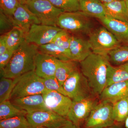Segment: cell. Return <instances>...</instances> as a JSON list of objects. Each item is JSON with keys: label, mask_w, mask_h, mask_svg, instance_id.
Instances as JSON below:
<instances>
[{"label": "cell", "mask_w": 128, "mask_h": 128, "mask_svg": "<svg viewBox=\"0 0 128 128\" xmlns=\"http://www.w3.org/2000/svg\"><path fill=\"white\" fill-rule=\"evenodd\" d=\"M80 71L87 79L94 96L99 97L107 86V74L110 64L108 55L92 53L80 62Z\"/></svg>", "instance_id": "1"}, {"label": "cell", "mask_w": 128, "mask_h": 128, "mask_svg": "<svg viewBox=\"0 0 128 128\" xmlns=\"http://www.w3.org/2000/svg\"><path fill=\"white\" fill-rule=\"evenodd\" d=\"M38 46L25 40L15 51L7 65L0 70L1 76L14 79L35 68Z\"/></svg>", "instance_id": "2"}, {"label": "cell", "mask_w": 128, "mask_h": 128, "mask_svg": "<svg viewBox=\"0 0 128 128\" xmlns=\"http://www.w3.org/2000/svg\"><path fill=\"white\" fill-rule=\"evenodd\" d=\"M90 16L81 11L63 12L57 20V26L70 33L89 34L92 30Z\"/></svg>", "instance_id": "3"}, {"label": "cell", "mask_w": 128, "mask_h": 128, "mask_svg": "<svg viewBox=\"0 0 128 128\" xmlns=\"http://www.w3.org/2000/svg\"><path fill=\"white\" fill-rule=\"evenodd\" d=\"M16 83L9 100L38 94H43L47 89L42 78L34 71L29 72L15 78Z\"/></svg>", "instance_id": "4"}, {"label": "cell", "mask_w": 128, "mask_h": 128, "mask_svg": "<svg viewBox=\"0 0 128 128\" xmlns=\"http://www.w3.org/2000/svg\"><path fill=\"white\" fill-rule=\"evenodd\" d=\"M88 40L92 53L108 55L112 50L121 46L119 42L105 27H101L92 30Z\"/></svg>", "instance_id": "5"}, {"label": "cell", "mask_w": 128, "mask_h": 128, "mask_svg": "<svg viewBox=\"0 0 128 128\" xmlns=\"http://www.w3.org/2000/svg\"><path fill=\"white\" fill-rule=\"evenodd\" d=\"M25 5L43 25L57 26L58 18L64 12L62 9L55 7L48 0H36Z\"/></svg>", "instance_id": "6"}, {"label": "cell", "mask_w": 128, "mask_h": 128, "mask_svg": "<svg viewBox=\"0 0 128 128\" xmlns=\"http://www.w3.org/2000/svg\"><path fill=\"white\" fill-rule=\"evenodd\" d=\"M67 96L72 101H78L94 96L80 69L70 76L62 85Z\"/></svg>", "instance_id": "7"}, {"label": "cell", "mask_w": 128, "mask_h": 128, "mask_svg": "<svg viewBox=\"0 0 128 128\" xmlns=\"http://www.w3.org/2000/svg\"><path fill=\"white\" fill-rule=\"evenodd\" d=\"M100 102L99 97L96 96L72 101L66 118L76 126L81 128L92 111Z\"/></svg>", "instance_id": "8"}, {"label": "cell", "mask_w": 128, "mask_h": 128, "mask_svg": "<svg viewBox=\"0 0 128 128\" xmlns=\"http://www.w3.org/2000/svg\"><path fill=\"white\" fill-rule=\"evenodd\" d=\"M116 123L113 115V104L100 101L92 111L83 127L84 128H105Z\"/></svg>", "instance_id": "9"}, {"label": "cell", "mask_w": 128, "mask_h": 128, "mask_svg": "<svg viewBox=\"0 0 128 128\" xmlns=\"http://www.w3.org/2000/svg\"><path fill=\"white\" fill-rule=\"evenodd\" d=\"M26 118L32 128H57L65 124L68 120L50 110L28 113Z\"/></svg>", "instance_id": "10"}, {"label": "cell", "mask_w": 128, "mask_h": 128, "mask_svg": "<svg viewBox=\"0 0 128 128\" xmlns=\"http://www.w3.org/2000/svg\"><path fill=\"white\" fill-rule=\"evenodd\" d=\"M62 30L57 26L34 24L26 34L25 40L38 46L44 45L52 42L58 33Z\"/></svg>", "instance_id": "11"}, {"label": "cell", "mask_w": 128, "mask_h": 128, "mask_svg": "<svg viewBox=\"0 0 128 128\" xmlns=\"http://www.w3.org/2000/svg\"><path fill=\"white\" fill-rule=\"evenodd\" d=\"M43 94L50 110L66 118L72 103L71 98L60 92L48 90Z\"/></svg>", "instance_id": "12"}, {"label": "cell", "mask_w": 128, "mask_h": 128, "mask_svg": "<svg viewBox=\"0 0 128 128\" xmlns=\"http://www.w3.org/2000/svg\"><path fill=\"white\" fill-rule=\"evenodd\" d=\"M12 17L14 27L21 28L26 34L32 25L34 24H41L38 18L27 7L20 3Z\"/></svg>", "instance_id": "13"}, {"label": "cell", "mask_w": 128, "mask_h": 128, "mask_svg": "<svg viewBox=\"0 0 128 128\" xmlns=\"http://www.w3.org/2000/svg\"><path fill=\"white\" fill-rule=\"evenodd\" d=\"M59 60L51 56L39 52L35 59L34 72L38 76L42 78L55 76Z\"/></svg>", "instance_id": "14"}, {"label": "cell", "mask_w": 128, "mask_h": 128, "mask_svg": "<svg viewBox=\"0 0 128 128\" xmlns=\"http://www.w3.org/2000/svg\"><path fill=\"white\" fill-rule=\"evenodd\" d=\"M14 105L28 113L50 110L44 102L43 94H38L10 100Z\"/></svg>", "instance_id": "15"}, {"label": "cell", "mask_w": 128, "mask_h": 128, "mask_svg": "<svg viewBox=\"0 0 128 128\" xmlns=\"http://www.w3.org/2000/svg\"><path fill=\"white\" fill-rule=\"evenodd\" d=\"M128 97V80L106 86L99 96L100 101L113 104Z\"/></svg>", "instance_id": "16"}, {"label": "cell", "mask_w": 128, "mask_h": 128, "mask_svg": "<svg viewBox=\"0 0 128 128\" xmlns=\"http://www.w3.org/2000/svg\"><path fill=\"white\" fill-rule=\"evenodd\" d=\"M98 19L120 43L124 44L128 43V22L107 16Z\"/></svg>", "instance_id": "17"}, {"label": "cell", "mask_w": 128, "mask_h": 128, "mask_svg": "<svg viewBox=\"0 0 128 128\" xmlns=\"http://www.w3.org/2000/svg\"><path fill=\"white\" fill-rule=\"evenodd\" d=\"M69 50L72 60L79 63L92 53L88 40L74 35L72 36Z\"/></svg>", "instance_id": "18"}, {"label": "cell", "mask_w": 128, "mask_h": 128, "mask_svg": "<svg viewBox=\"0 0 128 128\" xmlns=\"http://www.w3.org/2000/svg\"><path fill=\"white\" fill-rule=\"evenodd\" d=\"M103 4L106 16L128 22V11L124 0H118Z\"/></svg>", "instance_id": "19"}, {"label": "cell", "mask_w": 128, "mask_h": 128, "mask_svg": "<svg viewBox=\"0 0 128 128\" xmlns=\"http://www.w3.org/2000/svg\"><path fill=\"white\" fill-rule=\"evenodd\" d=\"M80 11L91 17L99 18L106 16L103 3L99 0H78Z\"/></svg>", "instance_id": "20"}, {"label": "cell", "mask_w": 128, "mask_h": 128, "mask_svg": "<svg viewBox=\"0 0 128 128\" xmlns=\"http://www.w3.org/2000/svg\"><path fill=\"white\" fill-rule=\"evenodd\" d=\"M78 63L73 60H59L55 76L62 86L70 76L80 70L78 67Z\"/></svg>", "instance_id": "21"}, {"label": "cell", "mask_w": 128, "mask_h": 128, "mask_svg": "<svg viewBox=\"0 0 128 128\" xmlns=\"http://www.w3.org/2000/svg\"><path fill=\"white\" fill-rule=\"evenodd\" d=\"M128 80V63L113 66L111 64L108 66L107 86Z\"/></svg>", "instance_id": "22"}, {"label": "cell", "mask_w": 128, "mask_h": 128, "mask_svg": "<svg viewBox=\"0 0 128 128\" xmlns=\"http://www.w3.org/2000/svg\"><path fill=\"white\" fill-rule=\"evenodd\" d=\"M40 52L55 57L62 61L72 60L70 50L64 49L52 42L38 46Z\"/></svg>", "instance_id": "23"}, {"label": "cell", "mask_w": 128, "mask_h": 128, "mask_svg": "<svg viewBox=\"0 0 128 128\" xmlns=\"http://www.w3.org/2000/svg\"><path fill=\"white\" fill-rule=\"evenodd\" d=\"M3 35L8 50L15 51L25 40L26 34L21 28L14 27L10 31Z\"/></svg>", "instance_id": "24"}, {"label": "cell", "mask_w": 128, "mask_h": 128, "mask_svg": "<svg viewBox=\"0 0 128 128\" xmlns=\"http://www.w3.org/2000/svg\"><path fill=\"white\" fill-rule=\"evenodd\" d=\"M28 112L12 103L10 100L0 103V120L18 116H26Z\"/></svg>", "instance_id": "25"}, {"label": "cell", "mask_w": 128, "mask_h": 128, "mask_svg": "<svg viewBox=\"0 0 128 128\" xmlns=\"http://www.w3.org/2000/svg\"><path fill=\"white\" fill-rule=\"evenodd\" d=\"M113 115L116 123L124 122L128 116V97L113 104Z\"/></svg>", "instance_id": "26"}, {"label": "cell", "mask_w": 128, "mask_h": 128, "mask_svg": "<svg viewBox=\"0 0 128 128\" xmlns=\"http://www.w3.org/2000/svg\"><path fill=\"white\" fill-rule=\"evenodd\" d=\"M110 64L119 66L128 63V46L123 45L108 54Z\"/></svg>", "instance_id": "27"}, {"label": "cell", "mask_w": 128, "mask_h": 128, "mask_svg": "<svg viewBox=\"0 0 128 128\" xmlns=\"http://www.w3.org/2000/svg\"><path fill=\"white\" fill-rule=\"evenodd\" d=\"M0 128H32L26 116L0 120Z\"/></svg>", "instance_id": "28"}, {"label": "cell", "mask_w": 128, "mask_h": 128, "mask_svg": "<svg viewBox=\"0 0 128 128\" xmlns=\"http://www.w3.org/2000/svg\"><path fill=\"white\" fill-rule=\"evenodd\" d=\"M16 83L15 79L1 76L0 80V103L10 99Z\"/></svg>", "instance_id": "29"}, {"label": "cell", "mask_w": 128, "mask_h": 128, "mask_svg": "<svg viewBox=\"0 0 128 128\" xmlns=\"http://www.w3.org/2000/svg\"><path fill=\"white\" fill-rule=\"evenodd\" d=\"M55 7L62 9L64 12L80 11L78 0H48Z\"/></svg>", "instance_id": "30"}, {"label": "cell", "mask_w": 128, "mask_h": 128, "mask_svg": "<svg viewBox=\"0 0 128 128\" xmlns=\"http://www.w3.org/2000/svg\"><path fill=\"white\" fill-rule=\"evenodd\" d=\"M72 36L69 32L62 29L58 33L52 42L60 48L69 50Z\"/></svg>", "instance_id": "31"}, {"label": "cell", "mask_w": 128, "mask_h": 128, "mask_svg": "<svg viewBox=\"0 0 128 128\" xmlns=\"http://www.w3.org/2000/svg\"><path fill=\"white\" fill-rule=\"evenodd\" d=\"M42 80L47 90L57 92L67 96L63 86L60 84L55 76L50 78H42Z\"/></svg>", "instance_id": "32"}, {"label": "cell", "mask_w": 128, "mask_h": 128, "mask_svg": "<svg viewBox=\"0 0 128 128\" xmlns=\"http://www.w3.org/2000/svg\"><path fill=\"white\" fill-rule=\"evenodd\" d=\"M14 27L12 16H8L0 10V33L6 34Z\"/></svg>", "instance_id": "33"}, {"label": "cell", "mask_w": 128, "mask_h": 128, "mask_svg": "<svg viewBox=\"0 0 128 128\" xmlns=\"http://www.w3.org/2000/svg\"><path fill=\"white\" fill-rule=\"evenodd\" d=\"M20 3L18 0H0V10L6 15L12 16Z\"/></svg>", "instance_id": "34"}, {"label": "cell", "mask_w": 128, "mask_h": 128, "mask_svg": "<svg viewBox=\"0 0 128 128\" xmlns=\"http://www.w3.org/2000/svg\"><path fill=\"white\" fill-rule=\"evenodd\" d=\"M15 51L8 50L0 55V70H2L8 64Z\"/></svg>", "instance_id": "35"}, {"label": "cell", "mask_w": 128, "mask_h": 128, "mask_svg": "<svg viewBox=\"0 0 128 128\" xmlns=\"http://www.w3.org/2000/svg\"><path fill=\"white\" fill-rule=\"evenodd\" d=\"M8 50L4 35H1L0 37V55L6 52Z\"/></svg>", "instance_id": "36"}, {"label": "cell", "mask_w": 128, "mask_h": 128, "mask_svg": "<svg viewBox=\"0 0 128 128\" xmlns=\"http://www.w3.org/2000/svg\"><path fill=\"white\" fill-rule=\"evenodd\" d=\"M82 128L80 127L76 126L71 122L68 120L66 123L60 126L59 128Z\"/></svg>", "instance_id": "37"}, {"label": "cell", "mask_w": 128, "mask_h": 128, "mask_svg": "<svg viewBox=\"0 0 128 128\" xmlns=\"http://www.w3.org/2000/svg\"><path fill=\"white\" fill-rule=\"evenodd\" d=\"M124 122L116 123L112 126L105 128H124Z\"/></svg>", "instance_id": "38"}, {"label": "cell", "mask_w": 128, "mask_h": 128, "mask_svg": "<svg viewBox=\"0 0 128 128\" xmlns=\"http://www.w3.org/2000/svg\"><path fill=\"white\" fill-rule=\"evenodd\" d=\"M19 0V2L21 4L25 5L28 2L34 1V0Z\"/></svg>", "instance_id": "39"}, {"label": "cell", "mask_w": 128, "mask_h": 128, "mask_svg": "<svg viewBox=\"0 0 128 128\" xmlns=\"http://www.w3.org/2000/svg\"><path fill=\"white\" fill-rule=\"evenodd\" d=\"M102 3H108L109 2H112L114 1L118 0H99Z\"/></svg>", "instance_id": "40"}, {"label": "cell", "mask_w": 128, "mask_h": 128, "mask_svg": "<svg viewBox=\"0 0 128 128\" xmlns=\"http://www.w3.org/2000/svg\"><path fill=\"white\" fill-rule=\"evenodd\" d=\"M124 127L126 128H128V116L124 121Z\"/></svg>", "instance_id": "41"}, {"label": "cell", "mask_w": 128, "mask_h": 128, "mask_svg": "<svg viewBox=\"0 0 128 128\" xmlns=\"http://www.w3.org/2000/svg\"><path fill=\"white\" fill-rule=\"evenodd\" d=\"M126 4V7H127V10H128V0H124Z\"/></svg>", "instance_id": "42"}, {"label": "cell", "mask_w": 128, "mask_h": 128, "mask_svg": "<svg viewBox=\"0 0 128 128\" xmlns=\"http://www.w3.org/2000/svg\"><path fill=\"white\" fill-rule=\"evenodd\" d=\"M124 45H128V43L125 44H124Z\"/></svg>", "instance_id": "43"}]
</instances>
